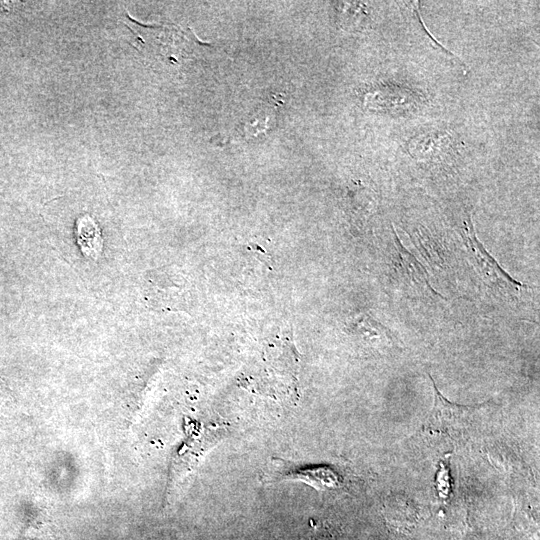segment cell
Masks as SVG:
<instances>
[{"instance_id": "obj_1", "label": "cell", "mask_w": 540, "mask_h": 540, "mask_svg": "<svg viewBox=\"0 0 540 540\" xmlns=\"http://www.w3.org/2000/svg\"><path fill=\"white\" fill-rule=\"evenodd\" d=\"M260 480L263 484L300 481L319 491L333 490L343 484L342 476L331 465L299 464L282 458H271Z\"/></svg>"}, {"instance_id": "obj_2", "label": "cell", "mask_w": 540, "mask_h": 540, "mask_svg": "<svg viewBox=\"0 0 540 540\" xmlns=\"http://www.w3.org/2000/svg\"><path fill=\"white\" fill-rule=\"evenodd\" d=\"M464 225L463 239L465 246L471 255V259H473L475 267L487 284L509 296L518 295L523 288H527L526 285L513 279L504 271L497 261L486 251L477 239L470 218L464 222Z\"/></svg>"}, {"instance_id": "obj_3", "label": "cell", "mask_w": 540, "mask_h": 540, "mask_svg": "<svg viewBox=\"0 0 540 540\" xmlns=\"http://www.w3.org/2000/svg\"><path fill=\"white\" fill-rule=\"evenodd\" d=\"M429 377L434 389V404L425 421V429L451 437L462 435L471 424L475 408L448 401Z\"/></svg>"}, {"instance_id": "obj_4", "label": "cell", "mask_w": 540, "mask_h": 540, "mask_svg": "<svg viewBox=\"0 0 540 540\" xmlns=\"http://www.w3.org/2000/svg\"><path fill=\"white\" fill-rule=\"evenodd\" d=\"M76 240L85 256L97 259L101 254L103 248L101 230L90 216L85 215L77 220Z\"/></svg>"}]
</instances>
